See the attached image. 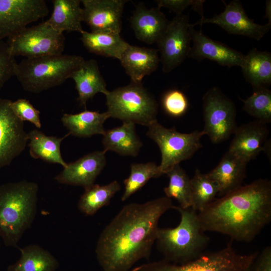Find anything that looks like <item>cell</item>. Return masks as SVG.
<instances>
[{
	"label": "cell",
	"instance_id": "cell-1",
	"mask_svg": "<svg viewBox=\"0 0 271 271\" xmlns=\"http://www.w3.org/2000/svg\"><path fill=\"white\" fill-rule=\"evenodd\" d=\"M174 207L166 196L125 205L97 241L95 252L103 269L127 271L139 259L148 258L156 240L160 218Z\"/></svg>",
	"mask_w": 271,
	"mask_h": 271
},
{
	"label": "cell",
	"instance_id": "cell-2",
	"mask_svg": "<svg viewBox=\"0 0 271 271\" xmlns=\"http://www.w3.org/2000/svg\"><path fill=\"white\" fill-rule=\"evenodd\" d=\"M197 216L203 230L249 242L271 220V182L260 179L215 199Z\"/></svg>",
	"mask_w": 271,
	"mask_h": 271
},
{
	"label": "cell",
	"instance_id": "cell-3",
	"mask_svg": "<svg viewBox=\"0 0 271 271\" xmlns=\"http://www.w3.org/2000/svg\"><path fill=\"white\" fill-rule=\"evenodd\" d=\"M38 185L26 180L0 186V237L6 245L17 247L35 217Z\"/></svg>",
	"mask_w": 271,
	"mask_h": 271
},
{
	"label": "cell",
	"instance_id": "cell-4",
	"mask_svg": "<svg viewBox=\"0 0 271 271\" xmlns=\"http://www.w3.org/2000/svg\"><path fill=\"white\" fill-rule=\"evenodd\" d=\"M65 55L25 58L16 66L15 76L26 91L38 93L63 83L84 61Z\"/></svg>",
	"mask_w": 271,
	"mask_h": 271
},
{
	"label": "cell",
	"instance_id": "cell-5",
	"mask_svg": "<svg viewBox=\"0 0 271 271\" xmlns=\"http://www.w3.org/2000/svg\"><path fill=\"white\" fill-rule=\"evenodd\" d=\"M174 209L181 215L179 225L175 228H159L156 241L167 259L186 262L203 254L209 238L201 226L197 212L176 206Z\"/></svg>",
	"mask_w": 271,
	"mask_h": 271
},
{
	"label": "cell",
	"instance_id": "cell-6",
	"mask_svg": "<svg viewBox=\"0 0 271 271\" xmlns=\"http://www.w3.org/2000/svg\"><path fill=\"white\" fill-rule=\"evenodd\" d=\"M105 95L109 117L147 127L157 120L158 104L142 83L131 82Z\"/></svg>",
	"mask_w": 271,
	"mask_h": 271
},
{
	"label": "cell",
	"instance_id": "cell-7",
	"mask_svg": "<svg viewBox=\"0 0 271 271\" xmlns=\"http://www.w3.org/2000/svg\"><path fill=\"white\" fill-rule=\"evenodd\" d=\"M257 254H238L229 243L221 250L202 254L181 265L162 260L142 264L131 271H247Z\"/></svg>",
	"mask_w": 271,
	"mask_h": 271
},
{
	"label": "cell",
	"instance_id": "cell-8",
	"mask_svg": "<svg viewBox=\"0 0 271 271\" xmlns=\"http://www.w3.org/2000/svg\"><path fill=\"white\" fill-rule=\"evenodd\" d=\"M148 127L147 136L157 144L160 150L161 162L159 166L163 174L181 162L191 158L202 148L201 139L205 135L202 130L181 133L175 127H164L157 120Z\"/></svg>",
	"mask_w": 271,
	"mask_h": 271
},
{
	"label": "cell",
	"instance_id": "cell-9",
	"mask_svg": "<svg viewBox=\"0 0 271 271\" xmlns=\"http://www.w3.org/2000/svg\"><path fill=\"white\" fill-rule=\"evenodd\" d=\"M65 41L64 33L53 29L45 21L25 28L8 38L7 43L14 56L33 58L63 54Z\"/></svg>",
	"mask_w": 271,
	"mask_h": 271
},
{
	"label": "cell",
	"instance_id": "cell-10",
	"mask_svg": "<svg viewBox=\"0 0 271 271\" xmlns=\"http://www.w3.org/2000/svg\"><path fill=\"white\" fill-rule=\"evenodd\" d=\"M202 100L204 134L214 144L226 141L237 127L233 102L217 87L208 90Z\"/></svg>",
	"mask_w": 271,
	"mask_h": 271
},
{
	"label": "cell",
	"instance_id": "cell-11",
	"mask_svg": "<svg viewBox=\"0 0 271 271\" xmlns=\"http://www.w3.org/2000/svg\"><path fill=\"white\" fill-rule=\"evenodd\" d=\"M190 27L187 15H176L157 42L163 72H170L188 57L191 43Z\"/></svg>",
	"mask_w": 271,
	"mask_h": 271
},
{
	"label": "cell",
	"instance_id": "cell-12",
	"mask_svg": "<svg viewBox=\"0 0 271 271\" xmlns=\"http://www.w3.org/2000/svg\"><path fill=\"white\" fill-rule=\"evenodd\" d=\"M48 13L44 0H0V40L19 33Z\"/></svg>",
	"mask_w": 271,
	"mask_h": 271
},
{
	"label": "cell",
	"instance_id": "cell-13",
	"mask_svg": "<svg viewBox=\"0 0 271 271\" xmlns=\"http://www.w3.org/2000/svg\"><path fill=\"white\" fill-rule=\"evenodd\" d=\"M225 5L224 11L210 18H201L195 23L196 25L209 23L217 25L228 33L243 36L259 41L269 31L271 25L256 24L247 15L241 2L238 0L231 1Z\"/></svg>",
	"mask_w": 271,
	"mask_h": 271
},
{
	"label": "cell",
	"instance_id": "cell-14",
	"mask_svg": "<svg viewBox=\"0 0 271 271\" xmlns=\"http://www.w3.org/2000/svg\"><path fill=\"white\" fill-rule=\"evenodd\" d=\"M11 102L0 97V168L20 155L28 141L23 121L12 110Z\"/></svg>",
	"mask_w": 271,
	"mask_h": 271
},
{
	"label": "cell",
	"instance_id": "cell-15",
	"mask_svg": "<svg viewBox=\"0 0 271 271\" xmlns=\"http://www.w3.org/2000/svg\"><path fill=\"white\" fill-rule=\"evenodd\" d=\"M83 22L92 32L120 34L125 0H82Z\"/></svg>",
	"mask_w": 271,
	"mask_h": 271
},
{
	"label": "cell",
	"instance_id": "cell-16",
	"mask_svg": "<svg viewBox=\"0 0 271 271\" xmlns=\"http://www.w3.org/2000/svg\"><path fill=\"white\" fill-rule=\"evenodd\" d=\"M190 33L192 45L188 57L199 61L208 59L228 67L240 66L244 54L225 44L211 39L202 31L195 30L192 24Z\"/></svg>",
	"mask_w": 271,
	"mask_h": 271
},
{
	"label": "cell",
	"instance_id": "cell-17",
	"mask_svg": "<svg viewBox=\"0 0 271 271\" xmlns=\"http://www.w3.org/2000/svg\"><path fill=\"white\" fill-rule=\"evenodd\" d=\"M233 134L227 152L247 163L268 147L269 130L266 124L260 121L242 124Z\"/></svg>",
	"mask_w": 271,
	"mask_h": 271
},
{
	"label": "cell",
	"instance_id": "cell-18",
	"mask_svg": "<svg viewBox=\"0 0 271 271\" xmlns=\"http://www.w3.org/2000/svg\"><path fill=\"white\" fill-rule=\"evenodd\" d=\"M105 153L104 150L94 151L67 163L55 180L61 184L84 189L91 186L106 164Z\"/></svg>",
	"mask_w": 271,
	"mask_h": 271
},
{
	"label": "cell",
	"instance_id": "cell-19",
	"mask_svg": "<svg viewBox=\"0 0 271 271\" xmlns=\"http://www.w3.org/2000/svg\"><path fill=\"white\" fill-rule=\"evenodd\" d=\"M130 23L136 38L151 45L157 43L169 21L158 7L148 9L144 4H139L130 18Z\"/></svg>",
	"mask_w": 271,
	"mask_h": 271
},
{
	"label": "cell",
	"instance_id": "cell-20",
	"mask_svg": "<svg viewBox=\"0 0 271 271\" xmlns=\"http://www.w3.org/2000/svg\"><path fill=\"white\" fill-rule=\"evenodd\" d=\"M119 61L131 82L142 83L146 76L156 70L160 59L158 49L129 44Z\"/></svg>",
	"mask_w": 271,
	"mask_h": 271
},
{
	"label": "cell",
	"instance_id": "cell-21",
	"mask_svg": "<svg viewBox=\"0 0 271 271\" xmlns=\"http://www.w3.org/2000/svg\"><path fill=\"white\" fill-rule=\"evenodd\" d=\"M78 92L77 100L80 105L86 109V103L96 94L105 95L108 91L106 82L102 77L96 60H84L71 75Z\"/></svg>",
	"mask_w": 271,
	"mask_h": 271
},
{
	"label": "cell",
	"instance_id": "cell-22",
	"mask_svg": "<svg viewBox=\"0 0 271 271\" xmlns=\"http://www.w3.org/2000/svg\"><path fill=\"white\" fill-rule=\"evenodd\" d=\"M247 164L226 152L217 166L206 175L217 185L218 194L222 196L242 186Z\"/></svg>",
	"mask_w": 271,
	"mask_h": 271
},
{
	"label": "cell",
	"instance_id": "cell-23",
	"mask_svg": "<svg viewBox=\"0 0 271 271\" xmlns=\"http://www.w3.org/2000/svg\"><path fill=\"white\" fill-rule=\"evenodd\" d=\"M102 136V143L106 152L112 151L121 156L136 157L143 146L132 122H123L119 126L105 130Z\"/></svg>",
	"mask_w": 271,
	"mask_h": 271
},
{
	"label": "cell",
	"instance_id": "cell-24",
	"mask_svg": "<svg viewBox=\"0 0 271 271\" xmlns=\"http://www.w3.org/2000/svg\"><path fill=\"white\" fill-rule=\"evenodd\" d=\"M53 11L46 20L55 30L64 32L81 33L83 29V8L79 0H53Z\"/></svg>",
	"mask_w": 271,
	"mask_h": 271
},
{
	"label": "cell",
	"instance_id": "cell-25",
	"mask_svg": "<svg viewBox=\"0 0 271 271\" xmlns=\"http://www.w3.org/2000/svg\"><path fill=\"white\" fill-rule=\"evenodd\" d=\"M246 80L255 89L267 88L271 84V54L251 49L244 55L240 66Z\"/></svg>",
	"mask_w": 271,
	"mask_h": 271
},
{
	"label": "cell",
	"instance_id": "cell-26",
	"mask_svg": "<svg viewBox=\"0 0 271 271\" xmlns=\"http://www.w3.org/2000/svg\"><path fill=\"white\" fill-rule=\"evenodd\" d=\"M81 34L82 43L89 52L119 60L129 45L118 33L83 30Z\"/></svg>",
	"mask_w": 271,
	"mask_h": 271
},
{
	"label": "cell",
	"instance_id": "cell-27",
	"mask_svg": "<svg viewBox=\"0 0 271 271\" xmlns=\"http://www.w3.org/2000/svg\"><path fill=\"white\" fill-rule=\"evenodd\" d=\"M110 118L107 112L85 110L76 114L65 113L62 122L68 130L69 135L88 138L96 134L103 135L105 131L103 124Z\"/></svg>",
	"mask_w": 271,
	"mask_h": 271
},
{
	"label": "cell",
	"instance_id": "cell-28",
	"mask_svg": "<svg viewBox=\"0 0 271 271\" xmlns=\"http://www.w3.org/2000/svg\"><path fill=\"white\" fill-rule=\"evenodd\" d=\"M69 135L58 138L48 136L41 131L34 129L27 133L30 156L36 159L46 162L60 164L65 167L67 164L63 160L60 151L61 142Z\"/></svg>",
	"mask_w": 271,
	"mask_h": 271
},
{
	"label": "cell",
	"instance_id": "cell-29",
	"mask_svg": "<svg viewBox=\"0 0 271 271\" xmlns=\"http://www.w3.org/2000/svg\"><path fill=\"white\" fill-rule=\"evenodd\" d=\"M20 252V258L10 264L7 271H56L59 266L57 259L38 245H28Z\"/></svg>",
	"mask_w": 271,
	"mask_h": 271
},
{
	"label": "cell",
	"instance_id": "cell-30",
	"mask_svg": "<svg viewBox=\"0 0 271 271\" xmlns=\"http://www.w3.org/2000/svg\"><path fill=\"white\" fill-rule=\"evenodd\" d=\"M120 189L121 186L116 180L103 186L94 184L85 188L78 203V209L87 215H93L108 205L112 197Z\"/></svg>",
	"mask_w": 271,
	"mask_h": 271
},
{
	"label": "cell",
	"instance_id": "cell-31",
	"mask_svg": "<svg viewBox=\"0 0 271 271\" xmlns=\"http://www.w3.org/2000/svg\"><path fill=\"white\" fill-rule=\"evenodd\" d=\"M166 174L169 178L168 186L164 188L166 196L175 199L182 209L192 206L191 179L179 164L174 166Z\"/></svg>",
	"mask_w": 271,
	"mask_h": 271
},
{
	"label": "cell",
	"instance_id": "cell-32",
	"mask_svg": "<svg viewBox=\"0 0 271 271\" xmlns=\"http://www.w3.org/2000/svg\"><path fill=\"white\" fill-rule=\"evenodd\" d=\"M191 209L197 212L202 211L215 200L219 192L217 185L206 175L196 169L191 179Z\"/></svg>",
	"mask_w": 271,
	"mask_h": 271
},
{
	"label": "cell",
	"instance_id": "cell-33",
	"mask_svg": "<svg viewBox=\"0 0 271 271\" xmlns=\"http://www.w3.org/2000/svg\"><path fill=\"white\" fill-rule=\"evenodd\" d=\"M162 175L163 173L159 166L154 162L131 164L129 176L124 181V191L121 201H125L143 187L150 179Z\"/></svg>",
	"mask_w": 271,
	"mask_h": 271
},
{
	"label": "cell",
	"instance_id": "cell-34",
	"mask_svg": "<svg viewBox=\"0 0 271 271\" xmlns=\"http://www.w3.org/2000/svg\"><path fill=\"white\" fill-rule=\"evenodd\" d=\"M241 100L243 109L248 114L265 124L271 122V91L268 88L255 89L251 95Z\"/></svg>",
	"mask_w": 271,
	"mask_h": 271
},
{
	"label": "cell",
	"instance_id": "cell-35",
	"mask_svg": "<svg viewBox=\"0 0 271 271\" xmlns=\"http://www.w3.org/2000/svg\"><path fill=\"white\" fill-rule=\"evenodd\" d=\"M162 104L164 111L168 115L175 117L184 115L189 106L186 95L177 89L167 91L162 97Z\"/></svg>",
	"mask_w": 271,
	"mask_h": 271
},
{
	"label": "cell",
	"instance_id": "cell-36",
	"mask_svg": "<svg viewBox=\"0 0 271 271\" xmlns=\"http://www.w3.org/2000/svg\"><path fill=\"white\" fill-rule=\"evenodd\" d=\"M11 107L16 115L22 121H28L40 128L41 123L40 112L31 102L24 98L18 99L11 102Z\"/></svg>",
	"mask_w": 271,
	"mask_h": 271
},
{
	"label": "cell",
	"instance_id": "cell-37",
	"mask_svg": "<svg viewBox=\"0 0 271 271\" xmlns=\"http://www.w3.org/2000/svg\"><path fill=\"white\" fill-rule=\"evenodd\" d=\"M17 63L7 42L0 40V90L10 79L15 76Z\"/></svg>",
	"mask_w": 271,
	"mask_h": 271
},
{
	"label": "cell",
	"instance_id": "cell-38",
	"mask_svg": "<svg viewBox=\"0 0 271 271\" xmlns=\"http://www.w3.org/2000/svg\"><path fill=\"white\" fill-rule=\"evenodd\" d=\"M156 2L159 8H167L176 15L182 14L186 8L191 7L201 18L204 17L203 6L205 1L203 0H157Z\"/></svg>",
	"mask_w": 271,
	"mask_h": 271
},
{
	"label": "cell",
	"instance_id": "cell-39",
	"mask_svg": "<svg viewBox=\"0 0 271 271\" xmlns=\"http://www.w3.org/2000/svg\"><path fill=\"white\" fill-rule=\"evenodd\" d=\"M255 271H271V247L267 246L262 251Z\"/></svg>",
	"mask_w": 271,
	"mask_h": 271
},
{
	"label": "cell",
	"instance_id": "cell-40",
	"mask_svg": "<svg viewBox=\"0 0 271 271\" xmlns=\"http://www.w3.org/2000/svg\"><path fill=\"white\" fill-rule=\"evenodd\" d=\"M265 18L268 19V24L271 25V1L267 0L265 2Z\"/></svg>",
	"mask_w": 271,
	"mask_h": 271
},
{
	"label": "cell",
	"instance_id": "cell-41",
	"mask_svg": "<svg viewBox=\"0 0 271 271\" xmlns=\"http://www.w3.org/2000/svg\"><path fill=\"white\" fill-rule=\"evenodd\" d=\"M247 271H249V270H247Z\"/></svg>",
	"mask_w": 271,
	"mask_h": 271
}]
</instances>
